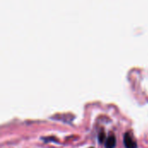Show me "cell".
Returning a JSON list of instances; mask_svg holds the SVG:
<instances>
[{
  "instance_id": "obj_3",
  "label": "cell",
  "mask_w": 148,
  "mask_h": 148,
  "mask_svg": "<svg viewBox=\"0 0 148 148\" xmlns=\"http://www.w3.org/2000/svg\"><path fill=\"white\" fill-rule=\"evenodd\" d=\"M98 140H99V142L101 143V144H102V143H104V142H106V134H105V132H101L100 134H99V136H98Z\"/></svg>"
},
{
  "instance_id": "obj_5",
  "label": "cell",
  "mask_w": 148,
  "mask_h": 148,
  "mask_svg": "<svg viewBox=\"0 0 148 148\" xmlns=\"http://www.w3.org/2000/svg\"><path fill=\"white\" fill-rule=\"evenodd\" d=\"M90 148H94V147H90Z\"/></svg>"
},
{
  "instance_id": "obj_1",
  "label": "cell",
  "mask_w": 148,
  "mask_h": 148,
  "mask_svg": "<svg viewBox=\"0 0 148 148\" xmlns=\"http://www.w3.org/2000/svg\"><path fill=\"white\" fill-rule=\"evenodd\" d=\"M124 146L126 148H138L137 143L129 134V133H126L124 134Z\"/></svg>"
},
{
  "instance_id": "obj_2",
  "label": "cell",
  "mask_w": 148,
  "mask_h": 148,
  "mask_svg": "<svg viewBox=\"0 0 148 148\" xmlns=\"http://www.w3.org/2000/svg\"><path fill=\"white\" fill-rule=\"evenodd\" d=\"M116 146V138L114 134H111L105 142L106 148H114Z\"/></svg>"
},
{
  "instance_id": "obj_4",
  "label": "cell",
  "mask_w": 148,
  "mask_h": 148,
  "mask_svg": "<svg viewBox=\"0 0 148 148\" xmlns=\"http://www.w3.org/2000/svg\"><path fill=\"white\" fill-rule=\"evenodd\" d=\"M42 140L44 141V142H50L49 140H53L54 142H56V140L53 137H47V138H42Z\"/></svg>"
}]
</instances>
